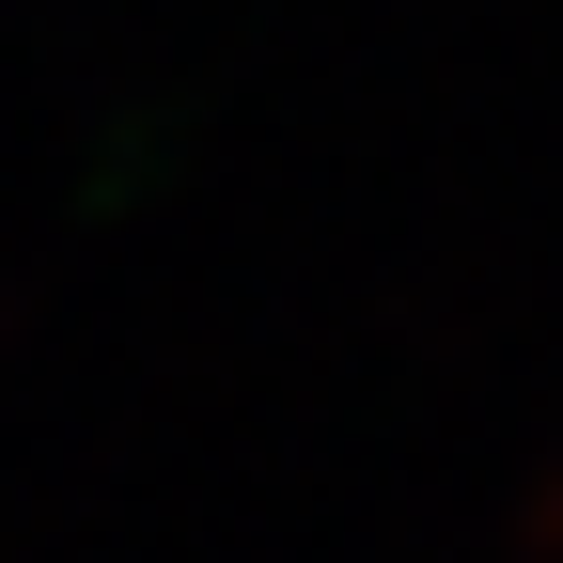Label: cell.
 Segmentation results:
<instances>
[{"mask_svg":"<svg viewBox=\"0 0 563 563\" xmlns=\"http://www.w3.org/2000/svg\"><path fill=\"white\" fill-rule=\"evenodd\" d=\"M0 329H16V298H0Z\"/></svg>","mask_w":563,"mask_h":563,"instance_id":"cell-1","label":"cell"}]
</instances>
